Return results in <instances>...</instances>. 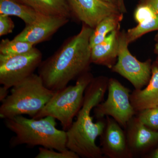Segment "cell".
Here are the masks:
<instances>
[{
	"label": "cell",
	"mask_w": 158,
	"mask_h": 158,
	"mask_svg": "<svg viewBox=\"0 0 158 158\" xmlns=\"http://www.w3.org/2000/svg\"><path fill=\"white\" fill-rule=\"evenodd\" d=\"M140 3L149 6L158 15V0H140Z\"/></svg>",
	"instance_id": "cb8c5ba5"
},
{
	"label": "cell",
	"mask_w": 158,
	"mask_h": 158,
	"mask_svg": "<svg viewBox=\"0 0 158 158\" xmlns=\"http://www.w3.org/2000/svg\"><path fill=\"white\" fill-rule=\"evenodd\" d=\"M55 93L45 87L39 75L34 73L12 87L10 94L1 102L0 117L6 119L27 115L34 118Z\"/></svg>",
	"instance_id": "277c9868"
},
{
	"label": "cell",
	"mask_w": 158,
	"mask_h": 158,
	"mask_svg": "<svg viewBox=\"0 0 158 158\" xmlns=\"http://www.w3.org/2000/svg\"><path fill=\"white\" fill-rule=\"evenodd\" d=\"M39 13L17 0H0V14L19 18L28 25L36 20Z\"/></svg>",
	"instance_id": "2e32d148"
},
{
	"label": "cell",
	"mask_w": 158,
	"mask_h": 158,
	"mask_svg": "<svg viewBox=\"0 0 158 158\" xmlns=\"http://www.w3.org/2000/svg\"><path fill=\"white\" fill-rule=\"evenodd\" d=\"M130 100L137 113L148 108L158 107V64L156 62L152 64L149 83L144 88L133 90Z\"/></svg>",
	"instance_id": "5bb4252c"
},
{
	"label": "cell",
	"mask_w": 158,
	"mask_h": 158,
	"mask_svg": "<svg viewBox=\"0 0 158 158\" xmlns=\"http://www.w3.org/2000/svg\"><path fill=\"white\" fill-rule=\"evenodd\" d=\"M109 79L99 76L94 78L85 90L84 102L71 126L67 131L68 149L83 158H102L101 148L96 140L103 132L106 118L97 119L94 122L91 116L92 110L102 102L108 90Z\"/></svg>",
	"instance_id": "7a4b0ae2"
},
{
	"label": "cell",
	"mask_w": 158,
	"mask_h": 158,
	"mask_svg": "<svg viewBox=\"0 0 158 158\" xmlns=\"http://www.w3.org/2000/svg\"><path fill=\"white\" fill-rule=\"evenodd\" d=\"M145 156H146L145 158H158V146L154 149Z\"/></svg>",
	"instance_id": "484cf974"
},
{
	"label": "cell",
	"mask_w": 158,
	"mask_h": 158,
	"mask_svg": "<svg viewBox=\"0 0 158 158\" xmlns=\"http://www.w3.org/2000/svg\"><path fill=\"white\" fill-rule=\"evenodd\" d=\"M129 44L125 32H119L117 61L111 69L128 80L135 89L140 90L149 83L152 65L150 59L142 62L133 56L128 48Z\"/></svg>",
	"instance_id": "ba28073f"
},
{
	"label": "cell",
	"mask_w": 158,
	"mask_h": 158,
	"mask_svg": "<svg viewBox=\"0 0 158 158\" xmlns=\"http://www.w3.org/2000/svg\"><path fill=\"white\" fill-rule=\"evenodd\" d=\"M69 20L65 16L39 13L34 22L26 26L14 39L35 45L50 39L59 29L68 23Z\"/></svg>",
	"instance_id": "30bf717a"
},
{
	"label": "cell",
	"mask_w": 158,
	"mask_h": 158,
	"mask_svg": "<svg viewBox=\"0 0 158 158\" xmlns=\"http://www.w3.org/2000/svg\"><path fill=\"white\" fill-rule=\"evenodd\" d=\"M106 117V125L100 136V146L103 156L109 158H132L125 131L112 117Z\"/></svg>",
	"instance_id": "8fae6325"
},
{
	"label": "cell",
	"mask_w": 158,
	"mask_h": 158,
	"mask_svg": "<svg viewBox=\"0 0 158 158\" xmlns=\"http://www.w3.org/2000/svg\"><path fill=\"white\" fill-rule=\"evenodd\" d=\"M107 98L94 109L97 119L109 116L125 129L128 122L135 116L130 100L131 91L116 79H109Z\"/></svg>",
	"instance_id": "8992f818"
},
{
	"label": "cell",
	"mask_w": 158,
	"mask_h": 158,
	"mask_svg": "<svg viewBox=\"0 0 158 158\" xmlns=\"http://www.w3.org/2000/svg\"><path fill=\"white\" fill-rule=\"evenodd\" d=\"M93 31L83 24L77 34L65 40L52 55L41 62L38 74L45 87L56 92L89 71Z\"/></svg>",
	"instance_id": "6da1fadb"
},
{
	"label": "cell",
	"mask_w": 158,
	"mask_h": 158,
	"mask_svg": "<svg viewBox=\"0 0 158 158\" xmlns=\"http://www.w3.org/2000/svg\"><path fill=\"white\" fill-rule=\"evenodd\" d=\"M103 1L115 5L118 8V0H103Z\"/></svg>",
	"instance_id": "83f0119b"
},
{
	"label": "cell",
	"mask_w": 158,
	"mask_h": 158,
	"mask_svg": "<svg viewBox=\"0 0 158 158\" xmlns=\"http://www.w3.org/2000/svg\"><path fill=\"white\" fill-rule=\"evenodd\" d=\"M40 14L60 15L70 19L71 14L66 0H17Z\"/></svg>",
	"instance_id": "9a60e30c"
},
{
	"label": "cell",
	"mask_w": 158,
	"mask_h": 158,
	"mask_svg": "<svg viewBox=\"0 0 158 158\" xmlns=\"http://www.w3.org/2000/svg\"><path fill=\"white\" fill-rule=\"evenodd\" d=\"M123 19V13H119L111 15L102 20L93 29L90 40V47L102 42L111 32L119 28Z\"/></svg>",
	"instance_id": "e0dca14e"
},
{
	"label": "cell",
	"mask_w": 158,
	"mask_h": 158,
	"mask_svg": "<svg viewBox=\"0 0 158 158\" xmlns=\"http://www.w3.org/2000/svg\"><path fill=\"white\" fill-rule=\"evenodd\" d=\"M14 28V22L10 16L0 14V37L11 34Z\"/></svg>",
	"instance_id": "603a6c76"
},
{
	"label": "cell",
	"mask_w": 158,
	"mask_h": 158,
	"mask_svg": "<svg viewBox=\"0 0 158 158\" xmlns=\"http://www.w3.org/2000/svg\"><path fill=\"white\" fill-rule=\"evenodd\" d=\"M156 38L157 40H158V34H157L156 37Z\"/></svg>",
	"instance_id": "f546056e"
},
{
	"label": "cell",
	"mask_w": 158,
	"mask_h": 158,
	"mask_svg": "<svg viewBox=\"0 0 158 158\" xmlns=\"http://www.w3.org/2000/svg\"><path fill=\"white\" fill-rule=\"evenodd\" d=\"M158 16L151 7L142 3H139L134 13V18L138 24L150 21Z\"/></svg>",
	"instance_id": "44dd1931"
},
{
	"label": "cell",
	"mask_w": 158,
	"mask_h": 158,
	"mask_svg": "<svg viewBox=\"0 0 158 158\" xmlns=\"http://www.w3.org/2000/svg\"><path fill=\"white\" fill-rule=\"evenodd\" d=\"M157 30H158V17L151 21L138 24L135 27L128 30L126 33L127 42L131 43L144 34Z\"/></svg>",
	"instance_id": "d6986e66"
},
{
	"label": "cell",
	"mask_w": 158,
	"mask_h": 158,
	"mask_svg": "<svg viewBox=\"0 0 158 158\" xmlns=\"http://www.w3.org/2000/svg\"><path fill=\"white\" fill-rule=\"evenodd\" d=\"M42 61L41 51L35 47L25 53L0 54V84L12 88L34 73Z\"/></svg>",
	"instance_id": "52a82bcc"
},
{
	"label": "cell",
	"mask_w": 158,
	"mask_h": 158,
	"mask_svg": "<svg viewBox=\"0 0 158 158\" xmlns=\"http://www.w3.org/2000/svg\"><path fill=\"white\" fill-rule=\"evenodd\" d=\"M125 130L129 147L134 156H146L158 144V131L144 125L136 115L128 122Z\"/></svg>",
	"instance_id": "7c38bea8"
},
{
	"label": "cell",
	"mask_w": 158,
	"mask_h": 158,
	"mask_svg": "<svg viewBox=\"0 0 158 158\" xmlns=\"http://www.w3.org/2000/svg\"><path fill=\"white\" fill-rule=\"evenodd\" d=\"M35 158H79L80 156L73 151L68 149L65 151H55V150L40 147L39 152Z\"/></svg>",
	"instance_id": "7402d4cb"
},
{
	"label": "cell",
	"mask_w": 158,
	"mask_h": 158,
	"mask_svg": "<svg viewBox=\"0 0 158 158\" xmlns=\"http://www.w3.org/2000/svg\"><path fill=\"white\" fill-rule=\"evenodd\" d=\"M119 29L111 32L104 40L91 48V63L113 68L118 58Z\"/></svg>",
	"instance_id": "4fadbf2b"
},
{
	"label": "cell",
	"mask_w": 158,
	"mask_h": 158,
	"mask_svg": "<svg viewBox=\"0 0 158 158\" xmlns=\"http://www.w3.org/2000/svg\"><path fill=\"white\" fill-rule=\"evenodd\" d=\"M9 89L3 86L0 87V101H2L9 95Z\"/></svg>",
	"instance_id": "d4e9b609"
},
{
	"label": "cell",
	"mask_w": 158,
	"mask_h": 158,
	"mask_svg": "<svg viewBox=\"0 0 158 158\" xmlns=\"http://www.w3.org/2000/svg\"><path fill=\"white\" fill-rule=\"evenodd\" d=\"M94 78L88 71L78 78L74 85L56 91L44 108L33 118L52 116L60 122L63 130L67 131L81 108L85 90Z\"/></svg>",
	"instance_id": "5b68a950"
},
{
	"label": "cell",
	"mask_w": 158,
	"mask_h": 158,
	"mask_svg": "<svg viewBox=\"0 0 158 158\" xmlns=\"http://www.w3.org/2000/svg\"><path fill=\"white\" fill-rule=\"evenodd\" d=\"M34 46V44L25 41L3 39L0 42V54L13 55L25 53L33 49Z\"/></svg>",
	"instance_id": "ac0fdd59"
},
{
	"label": "cell",
	"mask_w": 158,
	"mask_h": 158,
	"mask_svg": "<svg viewBox=\"0 0 158 158\" xmlns=\"http://www.w3.org/2000/svg\"><path fill=\"white\" fill-rule=\"evenodd\" d=\"M154 52L157 56L156 61V62L158 64V40H157V42L155 46Z\"/></svg>",
	"instance_id": "f1b7e54d"
},
{
	"label": "cell",
	"mask_w": 158,
	"mask_h": 158,
	"mask_svg": "<svg viewBox=\"0 0 158 158\" xmlns=\"http://www.w3.org/2000/svg\"><path fill=\"white\" fill-rule=\"evenodd\" d=\"M118 8L122 13L126 12V8L125 5L124 0H118Z\"/></svg>",
	"instance_id": "4316f807"
},
{
	"label": "cell",
	"mask_w": 158,
	"mask_h": 158,
	"mask_svg": "<svg viewBox=\"0 0 158 158\" xmlns=\"http://www.w3.org/2000/svg\"><path fill=\"white\" fill-rule=\"evenodd\" d=\"M5 124L15 134L9 141L11 148L26 144L29 147L40 146L60 152L68 149L66 131L57 128L56 119L52 116L34 118L20 115L6 118Z\"/></svg>",
	"instance_id": "3957f363"
},
{
	"label": "cell",
	"mask_w": 158,
	"mask_h": 158,
	"mask_svg": "<svg viewBox=\"0 0 158 158\" xmlns=\"http://www.w3.org/2000/svg\"><path fill=\"white\" fill-rule=\"evenodd\" d=\"M71 17L94 29L111 15L122 13L117 6L103 0H66Z\"/></svg>",
	"instance_id": "9c48e42d"
},
{
	"label": "cell",
	"mask_w": 158,
	"mask_h": 158,
	"mask_svg": "<svg viewBox=\"0 0 158 158\" xmlns=\"http://www.w3.org/2000/svg\"><path fill=\"white\" fill-rule=\"evenodd\" d=\"M136 116L148 127L158 131V107L141 110L137 112Z\"/></svg>",
	"instance_id": "ffe728a7"
}]
</instances>
